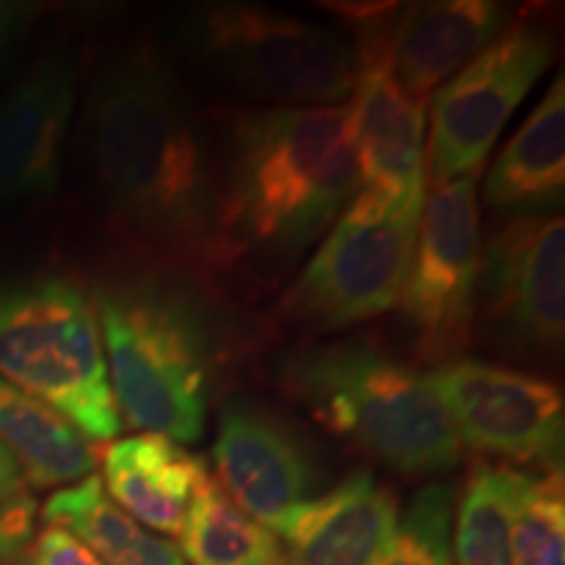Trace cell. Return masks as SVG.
<instances>
[{
    "instance_id": "cell-8",
    "label": "cell",
    "mask_w": 565,
    "mask_h": 565,
    "mask_svg": "<svg viewBox=\"0 0 565 565\" xmlns=\"http://www.w3.org/2000/svg\"><path fill=\"white\" fill-rule=\"evenodd\" d=\"M475 328L490 349L553 364L565 343V223L508 217L482 238Z\"/></svg>"
},
{
    "instance_id": "cell-27",
    "label": "cell",
    "mask_w": 565,
    "mask_h": 565,
    "mask_svg": "<svg viewBox=\"0 0 565 565\" xmlns=\"http://www.w3.org/2000/svg\"><path fill=\"white\" fill-rule=\"evenodd\" d=\"M30 21V9L26 6H6L0 3V63L13 51L21 34Z\"/></svg>"
},
{
    "instance_id": "cell-12",
    "label": "cell",
    "mask_w": 565,
    "mask_h": 565,
    "mask_svg": "<svg viewBox=\"0 0 565 565\" xmlns=\"http://www.w3.org/2000/svg\"><path fill=\"white\" fill-rule=\"evenodd\" d=\"M424 374L461 445L508 466L563 469L565 401L555 383L463 356Z\"/></svg>"
},
{
    "instance_id": "cell-9",
    "label": "cell",
    "mask_w": 565,
    "mask_h": 565,
    "mask_svg": "<svg viewBox=\"0 0 565 565\" xmlns=\"http://www.w3.org/2000/svg\"><path fill=\"white\" fill-rule=\"evenodd\" d=\"M555 58V34L534 17L511 21L484 51L433 92L424 179H477L500 131Z\"/></svg>"
},
{
    "instance_id": "cell-25",
    "label": "cell",
    "mask_w": 565,
    "mask_h": 565,
    "mask_svg": "<svg viewBox=\"0 0 565 565\" xmlns=\"http://www.w3.org/2000/svg\"><path fill=\"white\" fill-rule=\"evenodd\" d=\"M38 503L30 492L0 505V565H26L34 540Z\"/></svg>"
},
{
    "instance_id": "cell-23",
    "label": "cell",
    "mask_w": 565,
    "mask_h": 565,
    "mask_svg": "<svg viewBox=\"0 0 565 565\" xmlns=\"http://www.w3.org/2000/svg\"><path fill=\"white\" fill-rule=\"evenodd\" d=\"M456 487L445 482H429L416 490L374 565H456Z\"/></svg>"
},
{
    "instance_id": "cell-28",
    "label": "cell",
    "mask_w": 565,
    "mask_h": 565,
    "mask_svg": "<svg viewBox=\"0 0 565 565\" xmlns=\"http://www.w3.org/2000/svg\"><path fill=\"white\" fill-rule=\"evenodd\" d=\"M26 487L30 484H26L24 471H21L19 461L3 448V445H0V505L9 503L13 498H19V494L30 492Z\"/></svg>"
},
{
    "instance_id": "cell-5",
    "label": "cell",
    "mask_w": 565,
    "mask_h": 565,
    "mask_svg": "<svg viewBox=\"0 0 565 565\" xmlns=\"http://www.w3.org/2000/svg\"><path fill=\"white\" fill-rule=\"evenodd\" d=\"M280 383L322 427L395 475L445 477L461 463L463 445L427 374L366 338L294 351Z\"/></svg>"
},
{
    "instance_id": "cell-16",
    "label": "cell",
    "mask_w": 565,
    "mask_h": 565,
    "mask_svg": "<svg viewBox=\"0 0 565 565\" xmlns=\"http://www.w3.org/2000/svg\"><path fill=\"white\" fill-rule=\"evenodd\" d=\"M511 24V6L494 0H433L401 9L387 38V68L414 100L427 103Z\"/></svg>"
},
{
    "instance_id": "cell-3",
    "label": "cell",
    "mask_w": 565,
    "mask_h": 565,
    "mask_svg": "<svg viewBox=\"0 0 565 565\" xmlns=\"http://www.w3.org/2000/svg\"><path fill=\"white\" fill-rule=\"evenodd\" d=\"M92 301L121 422L173 443L200 440L221 364V328L200 282L147 267L105 282Z\"/></svg>"
},
{
    "instance_id": "cell-17",
    "label": "cell",
    "mask_w": 565,
    "mask_h": 565,
    "mask_svg": "<svg viewBox=\"0 0 565 565\" xmlns=\"http://www.w3.org/2000/svg\"><path fill=\"white\" fill-rule=\"evenodd\" d=\"M484 204L508 217L561 215L565 204V87L563 76L508 139L484 181Z\"/></svg>"
},
{
    "instance_id": "cell-21",
    "label": "cell",
    "mask_w": 565,
    "mask_h": 565,
    "mask_svg": "<svg viewBox=\"0 0 565 565\" xmlns=\"http://www.w3.org/2000/svg\"><path fill=\"white\" fill-rule=\"evenodd\" d=\"M183 561L192 565H280V540L246 515L204 471L181 529Z\"/></svg>"
},
{
    "instance_id": "cell-13",
    "label": "cell",
    "mask_w": 565,
    "mask_h": 565,
    "mask_svg": "<svg viewBox=\"0 0 565 565\" xmlns=\"http://www.w3.org/2000/svg\"><path fill=\"white\" fill-rule=\"evenodd\" d=\"M212 456L225 494L270 532L317 484L315 454L299 427L246 395L223 404Z\"/></svg>"
},
{
    "instance_id": "cell-6",
    "label": "cell",
    "mask_w": 565,
    "mask_h": 565,
    "mask_svg": "<svg viewBox=\"0 0 565 565\" xmlns=\"http://www.w3.org/2000/svg\"><path fill=\"white\" fill-rule=\"evenodd\" d=\"M0 377L66 416L87 440L121 433L95 301L76 280L0 282Z\"/></svg>"
},
{
    "instance_id": "cell-20",
    "label": "cell",
    "mask_w": 565,
    "mask_h": 565,
    "mask_svg": "<svg viewBox=\"0 0 565 565\" xmlns=\"http://www.w3.org/2000/svg\"><path fill=\"white\" fill-rule=\"evenodd\" d=\"M42 521L74 534L103 565H189L175 542L113 503L97 475L55 490L42 505Z\"/></svg>"
},
{
    "instance_id": "cell-14",
    "label": "cell",
    "mask_w": 565,
    "mask_h": 565,
    "mask_svg": "<svg viewBox=\"0 0 565 565\" xmlns=\"http://www.w3.org/2000/svg\"><path fill=\"white\" fill-rule=\"evenodd\" d=\"M79 74L68 55H42L0 97V212L55 194Z\"/></svg>"
},
{
    "instance_id": "cell-1",
    "label": "cell",
    "mask_w": 565,
    "mask_h": 565,
    "mask_svg": "<svg viewBox=\"0 0 565 565\" xmlns=\"http://www.w3.org/2000/svg\"><path fill=\"white\" fill-rule=\"evenodd\" d=\"M82 147L110 223L152 267L200 282L225 270L217 137L160 45L139 38L108 55L84 103Z\"/></svg>"
},
{
    "instance_id": "cell-11",
    "label": "cell",
    "mask_w": 565,
    "mask_h": 565,
    "mask_svg": "<svg viewBox=\"0 0 565 565\" xmlns=\"http://www.w3.org/2000/svg\"><path fill=\"white\" fill-rule=\"evenodd\" d=\"M353 26L356 82L349 105V129L362 192L395 204H424V147L427 103L414 100L387 68V38L398 6H333Z\"/></svg>"
},
{
    "instance_id": "cell-2",
    "label": "cell",
    "mask_w": 565,
    "mask_h": 565,
    "mask_svg": "<svg viewBox=\"0 0 565 565\" xmlns=\"http://www.w3.org/2000/svg\"><path fill=\"white\" fill-rule=\"evenodd\" d=\"M215 137L225 270L291 267L362 192L345 105L233 108Z\"/></svg>"
},
{
    "instance_id": "cell-24",
    "label": "cell",
    "mask_w": 565,
    "mask_h": 565,
    "mask_svg": "<svg viewBox=\"0 0 565 565\" xmlns=\"http://www.w3.org/2000/svg\"><path fill=\"white\" fill-rule=\"evenodd\" d=\"M511 565H565L563 469L529 475L513 519Z\"/></svg>"
},
{
    "instance_id": "cell-4",
    "label": "cell",
    "mask_w": 565,
    "mask_h": 565,
    "mask_svg": "<svg viewBox=\"0 0 565 565\" xmlns=\"http://www.w3.org/2000/svg\"><path fill=\"white\" fill-rule=\"evenodd\" d=\"M160 51L238 108H330L349 100L356 47L343 30L259 3L173 11Z\"/></svg>"
},
{
    "instance_id": "cell-19",
    "label": "cell",
    "mask_w": 565,
    "mask_h": 565,
    "mask_svg": "<svg viewBox=\"0 0 565 565\" xmlns=\"http://www.w3.org/2000/svg\"><path fill=\"white\" fill-rule=\"evenodd\" d=\"M0 445L17 458L26 484L68 487L95 475L92 440L34 395L0 377Z\"/></svg>"
},
{
    "instance_id": "cell-7",
    "label": "cell",
    "mask_w": 565,
    "mask_h": 565,
    "mask_svg": "<svg viewBox=\"0 0 565 565\" xmlns=\"http://www.w3.org/2000/svg\"><path fill=\"white\" fill-rule=\"evenodd\" d=\"M422 210L359 192L280 296L278 315L309 333H335L391 312L404 291Z\"/></svg>"
},
{
    "instance_id": "cell-22",
    "label": "cell",
    "mask_w": 565,
    "mask_h": 565,
    "mask_svg": "<svg viewBox=\"0 0 565 565\" xmlns=\"http://www.w3.org/2000/svg\"><path fill=\"white\" fill-rule=\"evenodd\" d=\"M529 475L479 461L466 477L454 515L456 565H511V532Z\"/></svg>"
},
{
    "instance_id": "cell-15",
    "label": "cell",
    "mask_w": 565,
    "mask_h": 565,
    "mask_svg": "<svg viewBox=\"0 0 565 565\" xmlns=\"http://www.w3.org/2000/svg\"><path fill=\"white\" fill-rule=\"evenodd\" d=\"M398 515L391 487L356 469L330 492L296 505L273 529L282 550L280 565H374Z\"/></svg>"
},
{
    "instance_id": "cell-18",
    "label": "cell",
    "mask_w": 565,
    "mask_h": 565,
    "mask_svg": "<svg viewBox=\"0 0 565 565\" xmlns=\"http://www.w3.org/2000/svg\"><path fill=\"white\" fill-rule=\"evenodd\" d=\"M103 487L121 511L150 532L181 534L207 463L162 435H134L105 448Z\"/></svg>"
},
{
    "instance_id": "cell-26",
    "label": "cell",
    "mask_w": 565,
    "mask_h": 565,
    "mask_svg": "<svg viewBox=\"0 0 565 565\" xmlns=\"http://www.w3.org/2000/svg\"><path fill=\"white\" fill-rule=\"evenodd\" d=\"M26 565H103L95 553L61 526H45L34 534Z\"/></svg>"
},
{
    "instance_id": "cell-10",
    "label": "cell",
    "mask_w": 565,
    "mask_h": 565,
    "mask_svg": "<svg viewBox=\"0 0 565 565\" xmlns=\"http://www.w3.org/2000/svg\"><path fill=\"white\" fill-rule=\"evenodd\" d=\"M479 249L477 179L433 186L424 200L404 291L395 303L424 362H454L469 349Z\"/></svg>"
}]
</instances>
